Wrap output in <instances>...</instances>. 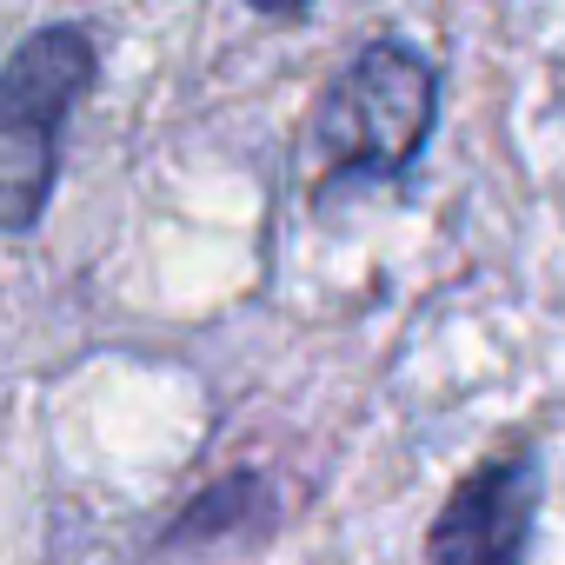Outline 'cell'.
Instances as JSON below:
<instances>
[{
	"mask_svg": "<svg viewBox=\"0 0 565 565\" xmlns=\"http://www.w3.org/2000/svg\"><path fill=\"white\" fill-rule=\"evenodd\" d=\"M273 519H279L273 486L259 472H226L167 525L160 552H220V545H239V539H266Z\"/></svg>",
	"mask_w": 565,
	"mask_h": 565,
	"instance_id": "4",
	"label": "cell"
},
{
	"mask_svg": "<svg viewBox=\"0 0 565 565\" xmlns=\"http://www.w3.org/2000/svg\"><path fill=\"white\" fill-rule=\"evenodd\" d=\"M100 81V41L81 21L34 28L0 67V233H34L54 180L61 134Z\"/></svg>",
	"mask_w": 565,
	"mask_h": 565,
	"instance_id": "2",
	"label": "cell"
},
{
	"mask_svg": "<svg viewBox=\"0 0 565 565\" xmlns=\"http://www.w3.org/2000/svg\"><path fill=\"white\" fill-rule=\"evenodd\" d=\"M539 499H545V479L525 439L466 466L426 525V565H525Z\"/></svg>",
	"mask_w": 565,
	"mask_h": 565,
	"instance_id": "3",
	"label": "cell"
},
{
	"mask_svg": "<svg viewBox=\"0 0 565 565\" xmlns=\"http://www.w3.org/2000/svg\"><path fill=\"white\" fill-rule=\"evenodd\" d=\"M433 127H439V61L406 34L366 41L327 81V94L313 100V120H307L313 206H333L353 186L406 180L419 167Z\"/></svg>",
	"mask_w": 565,
	"mask_h": 565,
	"instance_id": "1",
	"label": "cell"
},
{
	"mask_svg": "<svg viewBox=\"0 0 565 565\" xmlns=\"http://www.w3.org/2000/svg\"><path fill=\"white\" fill-rule=\"evenodd\" d=\"M253 14H273V21H294V14H307L313 0H246Z\"/></svg>",
	"mask_w": 565,
	"mask_h": 565,
	"instance_id": "5",
	"label": "cell"
}]
</instances>
